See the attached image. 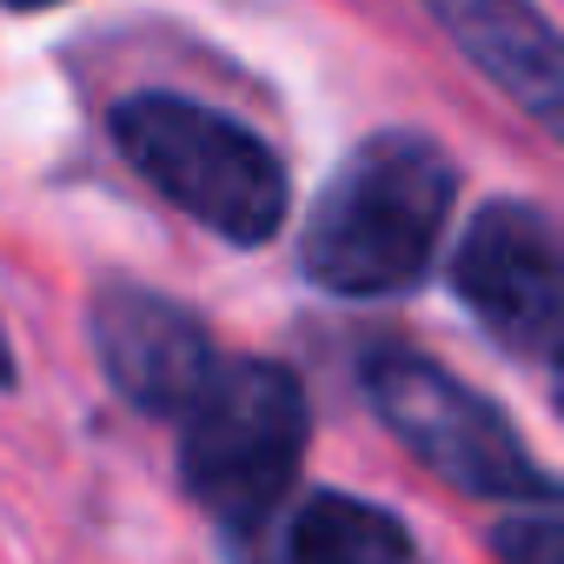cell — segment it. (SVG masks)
I'll list each match as a JSON object with an SVG mask.
<instances>
[{
  "instance_id": "obj_3",
  "label": "cell",
  "mask_w": 564,
  "mask_h": 564,
  "mask_svg": "<svg viewBox=\"0 0 564 564\" xmlns=\"http://www.w3.org/2000/svg\"><path fill=\"white\" fill-rule=\"evenodd\" d=\"M107 140L173 213L239 252L279 239L293 219V173L279 147L213 100L140 87L107 107Z\"/></svg>"
},
{
  "instance_id": "obj_11",
  "label": "cell",
  "mask_w": 564,
  "mask_h": 564,
  "mask_svg": "<svg viewBox=\"0 0 564 564\" xmlns=\"http://www.w3.org/2000/svg\"><path fill=\"white\" fill-rule=\"evenodd\" d=\"M8 14H47V8H61V0H0Z\"/></svg>"
},
{
  "instance_id": "obj_4",
  "label": "cell",
  "mask_w": 564,
  "mask_h": 564,
  "mask_svg": "<svg viewBox=\"0 0 564 564\" xmlns=\"http://www.w3.org/2000/svg\"><path fill=\"white\" fill-rule=\"evenodd\" d=\"M359 392L372 405V419L452 491L485 498V505H531V498H557L551 465L531 452V438L518 432V419L478 392L471 379H458L452 366L425 359L419 346H372L359 359Z\"/></svg>"
},
{
  "instance_id": "obj_1",
  "label": "cell",
  "mask_w": 564,
  "mask_h": 564,
  "mask_svg": "<svg viewBox=\"0 0 564 564\" xmlns=\"http://www.w3.org/2000/svg\"><path fill=\"white\" fill-rule=\"evenodd\" d=\"M458 160L419 127L366 133L300 219V279L326 300H405L458 213Z\"/></svg>"
},
{
  "instance_id": "obj_8",
  "label": "cell",
  "mask_w": 564,
  "mask_h": 564,
  "mask_svg": "<svg viewBox=\"0 0 564 564\" xmlns=\"http://www.w3.org/2000/svg\"><path fill=\"white\" fill-rule=\"evenodd\" d=\"M272 524H279V551L293 564H405V557H419L412 524L352 491L286 498Z\"/></svg>"
},
{
  "instance_id": "obj_2",
  "label": "cell",
  "mask_w": 564,
  "mask_h": 564,
  "mask_svg": "<svg viewBox=\"0 0 564 564\" xmlns=\"http://www.w3.org/2000/svg\"><path fill=\"white\" fill-rule=\"evenodd\" d=\"M180 491L239 551H252L279 505L300 491L313 445V405L293 366L219 359L206 386L180 405Z\"/></svg>"
},
{
  "instance_id": "obj_7",
  "label": "cell",
  "mask_w": 564,
  "mask_h": 564,
  "mask_svg": "<svg viewBox=\"0 0 564 564\" xmlns=\"http://www.w3.org/2000/svg\"><path fill=\"white\" fill-rule=\"evenodd\" d=\"M425 14L445 28V41L544 133H557L564 107V54L557 28L538 0H425Z\"/></svg>"
},
{
  "instance_id": "obj_6",
  "label": "cell",
  "mask_w": 564,
  "mask_h": 564,
  "mask_svg": "<svg viewBox=\"0 0 564 564\" xmlns=\"http://www.w3.org/2000/svg\"><path fill=\"white\" fill-rule=\"evenodd\" d=\"M87 346H94V366L113 386V399L140 419H160V425H173L180 405L219 366L213 326L193 306H180L173 293L140 286V279H100L94 286Z\"/></svg>"
},
{
  "instance_id": "obj_9",
  "label": "cell",
  "mask_w": 564,
  "mask_h": 564,
  "mask_svg": "<svg viewBox=\"0 0 564 564\" xmlns=\"http://www.w3.org/2000/svg\"><path fill=\"white\" fill-rule=\"evenodd\" d=\"M491 557L505 564H551L557 544H564V518H557V498H531V505H511L498 524H491Z\"/></svg>"
},
{
  "instance_id": "obj_5",
  "label": "cell",
  "mask_w": 564,
  "mask_h": 564,
  "mask_svg": "<svg viewBox=\"0 0 564 564\" xmlns=\"http://www.w3.org/2000/svg\"><path fill=\"white\" fill-rule=\"evenodd\" d=\"M452 300L478 319L491 346L531 366H557L564 339V252H557V219L544 199L505 193L485 199L445 265Z\"/></svg>"
},
{
  "instance_id": "obj_10",
  "label": "cell",
  "mask_w": 564,
  "mask_h": 564,
  "mask_svg": "<svg viewBox=\"0 0 564 564\" xmlns=\"http://www.w3.org/2000/svg\"><path fill=\"white\" fill-rule=\"evenodd\" d=\"M21 386V359H14V339H8V319H0V392Z\"/></svg>"
}]
</instances>
